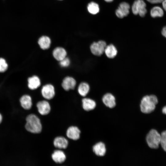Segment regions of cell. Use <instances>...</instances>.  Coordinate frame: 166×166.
Instances as JSON below:
<instances>
[{"instance_id":"obj_15","label":"cell","mask_w":166,"mask_h":166,"mask_svg":"<svg viewBox=\"0 0 166 166\" xmlns=\"http://www.w3.org/2000/svg\"><path fill=\"white\" fill-rule=\"evenodd\" d=\"M53 144L56 148L59 149H65L68 146V142L65 137L62 136H58L54 139Z\"/></svg>"},{"instance_id":"obj_4","label":"cell","mask_w":166,"mask_h":166,"mask_svg":"<svg viewBox=\"0 0 166 166\" xmlns=\"http://www.w3.org/2000/svg\"><path fill=\"white\" fill-rule=\"evenodd\" d=\"M107 45L106 42L103 40L94 41L89 46L90 50L93 55L99 56L104 53L105 49Z\"/></svg>"},{"instance_id":"obj_8","label":"cell","mask_w":166,"mask_h":166,"mask_svg":"<svg viewBox=\"0 0 166 166\" xmlns=\"http://www.w3.org/2000/svg\"><path fill=\"white\" fill-rule=\"evenodd\" d=\"M41 92L42 96L45 99L48 100L52 99L55 94L54 87L50 84H47L43 86Z\"/></svg>"},{"instance_id":"obj_5","label":"cell","mask_w":166,"mask_h":166,"mask_svg":"<svg viewBox=\"0 0 166 166\" xmlns=\"http://www.w3.org/2000/svg\"><path fill=\"white\" fill-rule=\"evenodd\" d=\"M146 7V4L143 0H136L132 6V11L135 15L138 14L144 17L147 12Z\"/></svg>"},{"instance_id":"obj_7","label":"cell","mask_w":166,"mask_h":166,"mask_svg":"<svg viewBox=\"0 0 166 166\" xmlns=\"http://www.w3.org/2000/svg\"><path fill=\"white\" fill-rule=\"evenodd\" d=\"M130 5L125 2L121 3L116 11V16L120 18H122L128 15L129 12Z\"/></svg>"},{"instance_id":"obj_2","label":"cell","mask_w":166,"mask_h":166,"mask_svg":"<svg viewBox=\"0 0 166 166\" xmlns=\"http://www.w3.org/2000/svg\"><path fill=\"white\" fill-rule=\"evenodd\" d=\"M25 127L28 131L34 133H40L42 127L40 119L35 115L30 114L26 119Z\"/></svg>"},{"instance_id":"obj_10","label":"cell","mask_w":166,"mask_h":166,"mask_svg":"<svg viewBox=\"0 0 166 166\" xmlns=\"http://www.w3.org/2000/svg\"><path fill=\"white\" fill-rule=\"evenodd\" d=\"M117 53V48L115 45L112 43L107 45L104 52L106 57L109 59H113L115 57Z\"/></svg>"},{"instance_id":"obj_29","label":"cell","mask_w":166,"mask_h":166,"mask_svg":"<svg viewBox=\"0 0 166 166\" xmlns=\"http://www.w3.org/2000/svg\"><path fill=\"white\" fill-rule=\"evenodd\" d=\"M162 2V5L164 10L166 11V0H164Z\"/></svg>"},{"instance_id":"obj_33","label":"cell","mask_w":166,"mask_h":166,"mask_svg":"<svg viewBox=\"0 0 166 166\" xmlns=\"http://www.w3.org/2000/svg\"></svg>"},{"instance_id":"obj_14","label":"cell","mask_w":166,"mask_h":166,"mask_svg":"<svg viewBox=\"0 0 166 166\" xmlns=\"http://www.w3.org/2000/svg\"><path fill=\"white\" fill-rule=\"evenodd\" d=\"M67 53L65 50L61 47H57L53 50V55L57 61H60L66 57Z\"/></svg>"},{"instance_id":"obj_22","label":"cell","mask_w":166,"mask_h":166,"mask_svg":"<svg viewBox=\"0 0 166 166\" xmlns=\"http://www.w3.org/2000/svg\"><path fill=\"white\" fill-rule=\"evenodd\" d=\"M88 12L91 14H96L99 11L100 8L99 5L94 2H91L89 3L87 6Z\"/></svg>"},{"instance_id":"obj_25","label":"cell","mask_w":166,"mask_h":166,"mask_svg":"<svg viewBox=\"0 0 166 166\" xmlns=\"http://www.w3.org/2000/svg\"><path fill=\"white\" fill-rule=\"evenodd\" d=\"M60 61V65L62 67H65L68 66L70 64V61L69 59L65 57Z\"/></svg>"},{"instance_id":"obj_3","label":"cell","mask_w":166,"mask_h":166,"mask_svg":"<svg viewBox=\"0 0 166 166\" xmlns=\"http://www.w3.org/2000/svg\"><path fill=\"white\" fill-rule=\"evenodd\" d=\"M146 140L149 147L152 148H157L160 143V134L156 130L151 129L146 136Z\"/></svg>"},{"instance_id":"obj_13","label":"cell","mask_w":166,"mask_h":166,"mask_svg":"<svg viewBox=\"0 0 166 166\" xmlns=\"http://www.w3.org/2000/svg\"><path fill=\"white\" fill-rule=\"evenodd\" d=\"M82 106L84 109L89 111L94 109L96 106V102L93 99L85 97L82 100Z\"/></svg>"},{"instance_id":"obj_28","label":"cell","mask_w":166,"mask_h":166,"mask_svg":"<svg viewBox=\"0 0 166 166\" xmlns=\"http://www.w3.org/2000/svg\"><path fill=\"white\" fill-rule=\"evenodd\" d=\"M161 33L162 35L166 38V26L163 28Z\"/></svg>"},{"instance_id":"obj_9","label":"cell","mask_w":166,"mask_h":166,"mask_svg":"<svg viewBox=\"0 0 166 166\" xmlns=\"http://www.w3.org/2000/svg\"><path fill=\"white\" fill-rule=\"evenodd\" d=\"M37 107L38 112L43 115L48 114L51 110L49 103L48 101L45 100L38 102L37 104Z\"/></svg>"},{"instance_id":"obj_1","label":"cell","mask_w":166,"mask_h":166,"mask_svg":"<svg viewBox=\"0 0 166 166\" xmlns=\"http://www.w3.org/2000/svg\"><path fill=\"white\" fill-rule=\"evenodd\" d=\"M158 102L157 97L154 95H146L141 98L140 102L141 111L144 113H149L155 109Z\"/></svg>"},{"instance_id":"obj_26","label":"cell","mask_w":166,"mask_h":166,"mask_svg":"<svg viewBox=\"0 0 166 166\" xmlns=\"http://www.w3.org/2000/svg\"><path fill=\"white\" fill-rule=\"evenodd\" d=\"M160 144L164 151L166 152V139H161Z\"/></svg>"},{"instance_id":"obj_23","label":"cell","mask_w":166,"mask_h":166,"mask_svg":"<svg viewBox=\"0 0 166 166\" xmlns=\"http://www.w3.org/2000/svg\"><path fill=\"white\" fill-rule=\"evenodd\" d=\"M150 15L153 18L162 17L164 15V12L162 9L159 6L153 7L151 10Z\"/></svg>"},{"instance_id":"obj_6","label":"cell","mask_w":166,"mask_h":166,"mask_svg":"<svg viewBox=\"0 0 166 166\" xmlns=\"http://www.w3.org/2000/svg\"><path fill=\"white\" fill-rule=\"evenodd\" d=\"M101 100L103 104L109 108H113L116 105V97L115 96L111 93L108 92L104 94L102 97Z\"/></svg>"},{"instance_id":"obj_12","label":"cell","mask_w":166,"mask_h":166,"mask_svg":"<svg viewBox=\"0 0 166 166\" xmlns=\"http://www.w3.org/2000/svg\"><path fill=\"white\" fill-rule=\"evenodd\" d=\"M80 130L76 126H72L69 127L66 132L67 137L74 140H78L80 137Z\"/></svg>"},{"instance_id":"obj_20","label":"cell","mask_w":166,"mask_h":166,"mask_svg":"<svg viewBox=\"0 0 166 166\" xmlns=\"http://www.w3.org/2000/svg\"><path fill=\"white\" fill-rule=\"evenodd\" d=\"M28 86L31 89H36L41 85V82L39 77L36 76H33L28 79Z\"/></svg>"},{"instance_id":"obj_16","label":"cell","mask_w":166,"mask_h":166,"mask_svg":"<svg viewBox=\"0 0 166 166\" xmlns=\"http://www.w3.org/2000/svg\"><path fill=\"white\" fill-rule=\"evenodd\" d=\"M52 158L55 162L60 164L64 162L66 159L64 153L60 150L55 151L52 155Z\"/></svg>"},{"instance_id":"obj_31","label":"cell","mask_w":166,"mask_h":166,"mask_svg":"<svg viewBox=\"0 0 166 166\" xmlns=\"http://www.w3.org/2000/svg\"><path fill=\"white\" fill-rule=\"evenodd\" d=\"M2 116L0 113V123L2 122Z\"/></svg>"},{"instance_id":"obj_24","label":"cell","mask_w":166,"mask_h":166,"mask_svg":"<svg viewBox=\"0 0 166 166\" xmlns=\"http://www.w3.org/2000/svg\"><path fill=\"white\" fill-rule=\"evenodd\" d=\"M8 65L5 60L3 58H0V72H5L7 69Z\"/></svg>"},{"instance_id":"obj_18","label":"cell","mask_w":166,"mask_h":166,"mask_svg":"<svg viewBox=\"0 0 166 166\" xmlns=\"http://www.w3.org/2000/svg\"><path fill=\"white\" fill-rule=\"evenodd\" d=\"M90 90V86L86 82H82L80 83L78 88V92L80 95L85 97L89 93Z\"/></svg>"},{"instance_id":"obj_30","label":"cell","mask_w":166,"mask_h":166,"mask_svg":"<svg viewBox=\"0 0 166 166\" xmlns=\"http://www.w3.org/2000/svg\"><path fill=\"white\" fill-rule=\"evenodd\" d=\"M162 111L163 113L166 114V106H165L163 108Z\"/></svg>"},{"instance_id":"obj_27","label":"cell","mask_w":166,"mask_h":166,"mask_svg":"<svg viewBox=\"0 0 166 166\" xmlns=\"http://www.w3.org/2000/svg\"><path fill=\"white\" fill-rule=\"evenodd\" d=\"M147 1L150 3L156 4L162 2L164 0H147Z\"/></svg>"},{"instance_id":"obj_17","label":"cell","mask_w":166,"mask_h":166,"mask_svg":"<svg viewBox=\"0 0 166 166\" xmlns=\"http://www.w3.org/2000/svg\"><path fill=\"white\" fill-rule=\"evenodd\" d=\"M93 151L96 155L98 156H103L106 152L105 144L100 142L95 145L93 148Z\"/></svg>"},{"instance_id":"obj_19","label":"cell","mask_w":166,"mask_h":166,"mask_svg":"<svg viewBox=\"0 0 166 166\" xmlns=\"http://www.w3.org/2000/svg\"><path fill=\"white\" fill-rule=\"evenodd\" d=\"M20 101L22 106L24 109L29 110L31 108L32 99L30 96L27 95H24L21 98Z\"/></svg>"},{"instance_id":"obj_11","label":"cell","mask_w":166,"mask_h":166,"mask_svg":"<svg viewBox=\"0 0 166 166\" xmlns=\"http://www.w3.org/2000/svg\"><path fill=\"white\" fill-rule=\"evenodd\" d=\"M76 81L73 77H66L63 80L62 83V86L66 91L73 89L76 85Z\"/></svg>"},{"instance_id":"obj_32","label":"cell","mask_w":166,"mask_h":166,"mask_svg":"<svg viewBox=\"0 0 166 166\" xmlns=\"http://www.w3.org/2000/svg\"><path fill=\"white\" fill-rule=\"evenodd\" d=\"M105 2H112L113 0H104Z\"/></svg>"},{"instance_id":"obj_21","label":"cell","mask_w":166,"mask_h":166,"mask_svg":"<svg viewBox=\"0 0 166 166\" xmlns=\"http://www.w3.org/2000/svg\"><path fill=\"white\" fill-rule=\"evenodd\" d=\"M51 40L48 36H43L38 39V43L40 48L43 50L49 48L51 44Z\"/></svg>"}]
</instances>
